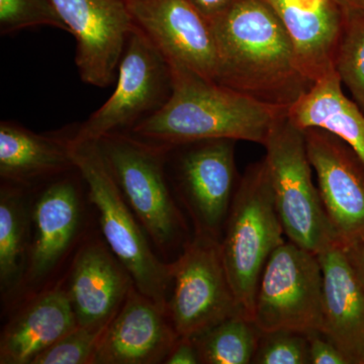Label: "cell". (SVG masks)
Returning a JSON list of instances; mask_svg holds the SVG:
<instances>
[{"mask_svg": "<svg viewBox=\"0 0 364 364\" xmlns=\"http://www.w3.org/2000/svg\"><path fill=\"white\" fill-rule=\"evenodd\" d=\"M210 25L219 58L215 82L287 109L312 87L299 70L284 26L265 0H237Z\"/></svg>", "mask_w": 364, "mask_h": 364, "instance_id": "cell-1", "label": "cell"}, {"mask_svg": "<svg viewBox=\"0 0 364 364\" xmlns=\"http://www.w3.org/2000/svg\"><path fill=\"white\" fill-rule=\"evenodd\" d=\"M171 68L167 102L132 130L148 142L176 147L228 139L264 145L289 109L258 102L181 66Z\"/></svg>", "mask_w": 364, "mask_h": 364, "instance_id": "cell-2", "label": "cell"}, {"mask_svg": "<svg viewBox=\"0 0 364 364\" xmlns=\"http://www.w3.org/2000/svg\"><path fill=\"white\" fill-rule=\"evenodd\" d=\"M69 149L87 184L88 198L97 208L107 247L130 273L138 291L168 314L172 263L162 262L153 252L147 233L124 200L97 141L71 138Z\"/></svg>", "mask_w": 364, "mask_h": 364, "instance_id": "cell-3", "label": "cell"}, {"mask_svg": "<svg viewBox=\"0 0 364 364\" xmlns=\"http://www.w3.org/2000/svg\"><path fill=\"white\" fill-rule=\"evenodd\" d=\"M264 159L251 164L237 186L220 241L228 279L243 312L252 318L263 269L284 243Z\"/></svg>", "mask_w": 364, "mask_h": 364, "instance_id": "cell-4", "label": "cell"}, {"mask_svg": "<svg viewBox=\"0 0 364 364\" xmlns=\"http://www.w3.org/2000/svg\"><path fill=\"white\" fill-rule=\"evenodd\" d=\"M263 146L273 200L287 238L317 255L339 243L313 182L304 130L286 114Z\"/></svg>", "mask_w": 364, "mask_h": 364, "instance_id": "cell-5", "label": "cell"}, {"mask_svg": "<svg viewBox=\"0 0 364 364\" xmlns=\"http://www.w3.org/2000/svg\"><path fill=\"white\" fill-rule=\"evenodd\" d=\"M97 142L124 200L146 233L158 247H171L183 228L165 176V158L171 147L124 133L109 134Z\"/></svg>", "mask_w": 364, "mask_h": 364, "instance_id": "cell-6", "label": "cell"}, {"mask_svg": "<svg viewBox=\"0 0 364 364\" xmlns=\"http://www.w3.org/2000/svg\"><path fill=\"white\" fill-rule=\"evenodd\" d=\"M323 272L317 254L284 241L268 259L256 291L252 320L261 332L320 331Z\"/></svg>", "mask_w": 364, "mask_h": 364, "instance_id": "cell-7", "label": "cell"}, {"mask_svg": "<svg viewBox=\"0 0 364 364\" xmlns=\"http://www.w3.org/2000/svg\"><path fill=\"white\" fill-rule=\"evenodd\" d=\"M172 90L171 68L161 52L136 25L127 42L112 97L79 128V141H98L123 133L159 109Z\"/></svg>", "mask_w": 364, "mask_h": 364, "instance_id": "cell-8", "label": "cell"}, {"mask_svg": "<svg viewBox=\"0 0 364 364\" xmlns=\"http://www.w3.org/2000/svg\"><path fill=\"white\" fill-rule=\"evenodd\" d=\"M172 277L168 316L179 337L195 338L225 318L245 314L228 279L218 239L196 234L172 263Z\"/></svg>", "mask_w": 364, "mask_h": 364, "instance_id": "cell-9", "label": "cell"}, {"mask_svg": "<svg viewBox=\"0 0 364 364\" xmlns=\"http://www.w3.org/2000/svg\"><path fill=\"white\" fill-rule=\"evenodd\" d=\"M304 134L318 193L339 243L344 247L364 243L363 162L331 132L310 128Z\"/></svg>", "mask_w": 364, "mask_h": 364, "instance_id": "cell-10", "label": "cell"}, {"mask_svg": "<svg viewBox=\"0 0 364 364\" xmlns=\"http://www.w3.org/2000/svg\"><path fill=\"white\" fill-rule=\"evenodd\" d=\"M76 41V66L83 82L105 87L116 79L136 23L127 0H52Z\"/></svg>", "mask_w": 364, "mask_h": 364, "instance_id": "cell-11", "label": "cell"}, {"mask_svg": "<svg viewBox=\"0 0 364 364\" xmlns=\"http://www.w3.org/2000/svg\"><path fill=\"white\" fill-rule=\"evenodd\" d=\"M127 4L136 25L169 65L217 80L219 58L214 31L188 0H127Z\"/></svg>", "mask_w": 364, "mask_h": 364, "instance_id": "cell-12", "label": "cell"}, {"mask_svg": "<svg viewBox=\"0 0 364 364\" xmlns=\"http://www.w3.org/2000/svg\"><path fill=\"white\" fill-rule=\"evenodd\" d=\"M235 142L228 139L188 144L177 165L179 188L196 234L220 240L236 191Z\"/></svg>", "mask_w": 364, "mask_h": 364, "instance_id": "cell-13", "label": "cell"}, {"mask_svg": "<svg viewBox=\"0 0 364 364\" xmlns=\"http://www.w3.org/2000/svg\"><path fill=\"white\" fill-rule=\"evenodd\" d=\"M178 338L168 314L133 286L102 333L93 364L164 363Z\"/></svg>", "mask_w": 364, "mask_h": 364, "instance_id": "cell-14", "label": "cell"}, {"mask_svg": "<svg viewBox=\"0 0 364 364\" xmlns=\"http://www.w3.org/2000/svg\"><path fill=\"white\" fill-rule=\"evenodd\" d=\"M287 33L299 70L313 83L335 71L346 7L340 0H265Z\"/></svg>", "mask_w": 364, "mask_h": 364, "instance_id": "cell-15", "label": "cell"}, {"mask_svg": "<svg viewBox=\"0 0 364 364\" xmlns=\"http://www.w3.org/2000/svg\"><path fill=\"white\" fill-rule=\"evenodd\" d=\"M133 286L130 273L109 248L88 241L74 258L67 291L78 326L105 330Z\"/></svg>", "mask_w": 364, "mask_h": 364, "instance_id": "cell-16", "label": "cell"}, {"mask_svg": "<svg viewBox=\"0 0 364 364\" xmlns=\"http://www.w3.org/2000/svg\"><path fill=\"white\" fill-rule=\"evenodd\" d=\"M318 257L323 272L320 331L338 347L349 364H364L363 284L342 244H333Z\"/></svg>", "mask_w": 364, "mask_h": 364, "instance_id": "cell-17", "label": "cell"}, {"mask_svg": "<svg viewBox=\"0 0 364 364\" xmlns=\"http://www.w3.org/2000/svg\"><path fill=\"white\" fill-rule=\"evenodd\" d=\"M80 205L78 189L69 179L56 181L41 193L33 208L26 282L36 284L45 279L69 250L80 226Z\"/></svg>", "mask_w": 364, "mask_h": 364, "instance_id": "cell-18", "label": "cell"}, {"mask_svg": "<svg viewBox=\"0 0 364 364\" xmlns=\"http://www.w3.org/2000/svg\"><path fill=\"white\" fill-rule=\"evenodd\" d=\"M77 326L67 291H45L4 327L0 338V363L32 364L39 354Z\"/></svg>", "mask_w": 364, "mask_h": 364, "instance_id": "cell-19", "label": "cell"}, {"mask_svg": "<svg viewBox=\"0 0 364 364\" xmlns=\"http://www.w3.org/2000/svg\"><path fill=\"white\" fill-rule=\"evenodd\" d=\"M75 168L69 139L39 135L13 122L0 124V176L28 184Z\"/></svg>", "mask_w": 364, "mask_h": 364, "instance_id": "cell-20", "label": "cell"}, {"mask_svg": "<svg viewBox=\"0 0 364 364\" xmlns=\"http://www.w3.org/2000/svg\"><path fill=\"white\" fill-rule=\"evenodd\" d=\"M287 114L301 130L323 129L338 136L364 164V112L344 95L336 72L314 83Z\"/></svg>", "mask_w": 364, "mask_h": 364, "instance_id": "cell-21", "label": "cell"}, {"mask_svg": "<svg viewBox=\"0 0 364 364\" xmlns=\"http://www.w3.org/2000/svg\"><path fill=\"white\" fill-rule=\"evenodd\" d=\"M28 217L18 189L2 186L0 191V282L11 291L20 284L28 262Z\"/></svg>", "mask_w": 364, "mask_h": 364, "instance_id": "cell-22", "label": "cell"}, {"mask_svg": "<svg viewBox=\"0 0 364 364\" xmlns=\"http://www.w3.org/2000/svg\"><path fill=\"white\" fill-rule=\"evenodd\" d=\"M261 332L252 318L238 314L195 337L200 363L250 364Z\"/></svg>", "mask_w": 364, "mask_h": 364, "instance_id": "cell-23", "label": "cell"}, {"mask_svg": "<svg viewBox=\"0 0 364 364\" xmlns=\"http://www.w3.org/2000/svg\"><path fill=\"white\" fill-rule=\"evenodd\" d=\"M335 71L364 112V11L347 9L335 57Z\"/></svg>", "mask_w": 364, "mask_h": 364, "instance_id": "cell-24", "label": "cell"}, {"mask_svg": "<svg viewBox=\"0 0 364 364\" xmlns=\"http://www.w3.org/2000/svg\"><path fill=\"white\" fill-rule=\"evenodd\" d=\"M37 26H51L68 32L52 0H0L1 35Z\"/></svg>", "mask_w": 364, "mask_h": 364, "instance_id": "cell-25", "label": "cell"}, {"mask_svg": "<svg viewBox=\"0 0 364 364\" xmlns=\"http://www.w3.org/2000/svg\"><path fill=\"white\" fill-rule=\"evenodd\" d=\"M254 364H311L306 333L279 329L262 332Z\"/></svg>", "mask_w": 364, "mask_h": 364, "instance_id": "cell-26", "label": "cell"}, {"mask_svg": "<svg viewBox=\"0 0 364 364\" xmlns=\"http://www.w3.org/2000/svg\"><path fill=\"white\" fill-rule=\"evenodd\" d=\"M105 330L77 326L39 354L32 364H93Z\"/></svg>", "mask_w": 364, "mask_h": 364, "instance_id": "cell-27", "label": "cell"}, {"mask_svg": "<svg viewBox=\"0 0 364 364\" xmlns=\"http://www.w3.org/2000/svg\"><path fill=\"white\" fill-rule=\"evenodd\" d=\"M311 364H349L344 354L321 331L308 333Z\"/></svg>", "mask_w": 364, "mask_h": 364, "instance_id": "cell-28", "label": "cell"}, {"mask_svg": "<svg viewBox=\"0 0 364 364\" xmlns=\"http://www.w3.org/2000/svg\"><path fill=\"white\" fill-rule=\"evenodd\" d=\"M167 364L200 363V354L195 340L189 337H179L168 356L165 359Z\"/></svg>", "mask_w": 364, "mask_h": 364, "instance_id": "cell-29", "label": "cell"}, {"mask_svg": "<svg viewBox=\"0 0 364 364\" xmlns=\"http://www.w3.org/2000/svg\"><path fill=\"white\" fill-rule=\"evenodd\" d=\"M188 1L210 21L226 11L230 6H233L237 0H188Z\"/></svg>", "mask_w": 364, "mask_h": 364, "instance_id": "cell-30", "label": "cell"}, {"mask_svg": "<svg viewBox=\"0 0 364 364\" xmlns=\"http://www.w3.org/2000/svg\"><path fill=\"white\" fill-rule=\"evenodd\" d=\"M352 267L364 289V243L345 247Z\"/></svg>", "mask_w": 364, "mask_h": 364, "instance_id": "cell-31", "label": "cell"}, {"mask_svg": "<svg viewBox=\"0 0 364 364\" xmlns=\"http://www.w3.org/2000/svg\"><path fill=\"white\" fill-rule=\"evenodd\" d=\"M347 9H361L364 11V0H340Z\"/></svg>", "mask_w": 364, "mask_h": 364, "instance_id": "cell-32", "label": "cell"}]
</instances>
